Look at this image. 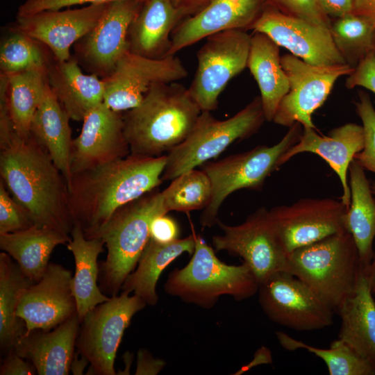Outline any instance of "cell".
<instances>
[{"label":"cell","instance_id":"cell-32","mask_svg":"<svg viewBox=\"0 0 375 375\" xmlns=\"http://www.w3.org/2000/svg\"><path fill=\"white\" fill-rule=\"evenodd\" d=\"M195 234L178 238L169 244H160L149 239L134 269L126 278L122 292L140 297L149 306L158 301L156 285L162 272L183 253L192 255L196 245Z\"/></svg>","mask_w":375,"mask_h":375},{"label":"cell","instance_id":"cell-37","mask_svg":"<svg viewBox=\"0 0 375 375\" xmlns=\"http://www.w3.org/2000/svg\"><path fill=\"white\" fill-rule=\"evenodd\" d=\"M330 31L337 49L353 68L373 51L375 25L364 16L352 12L336 18Z\"/></svg>","mask_w":375,"mask_h":375},{"label":"cell","instance_id":"cell-33","mask_svg":"<svg viewBox=\"0 0 375 375\" xmlns=\"http://www.w3.org/2000/svg\"><path fill=\"white\" fill-rule=\"evenodd\" d=\"M47 83V69L0 75V89L5 94L12 128L19 136H30L31 124Z\"/></svg>","mask_w":375,"mask_h":375},{"label":"cell","instance_id":"cell-8","mask_svg":"<svg viewBox=\"0 0 375 375\" xmlns=\"http://www.w3.org/2000/svg\"><path fill=\"white\" fill-rule=\"evenodd\" d=\"M303 126L299 122L289 127L281 140L272 146L258 145L251 150L228 156L219 160L208 161L201 167L212 184V197L203 209L200 223L212 227L224 201L241 189L259 190L265 179L279 168L281 156L299 140Z\"/></svg>","mask_w":375,"mask_h":375},{"label":"cell","instance_id":"cell-2","mask_svg":"<svg viewBox=\"0 0 375 375\" xmlns=\"http://www.w3.org/2000/svg\"><path fill=\"white\" fill-rule=\"evenodd\" d=\"M166 162L167 154H129L73 174L68 190L74 224L89 238L119 208L157 188Z\"/></svg>","mask_w":375,"mask_h":375},{"label":"cell","instance_id":"cell-24","mask_svg":"<svg viewBox=\"0 0 375 375\" xmlns=\"http://www.w3.org/2000/svg\"><path fill=\"white\" fill-rule=\"evenodd\" d=\"M49 85L72 120L82 122L87 113L103 102L104 81L84 74L72 54L66 60L53 56L47 67Z\"/></svg>","mask_w":375,"mask_h":375},{"label":"cell","instance_id":"cell-22","mask_svg":"<svg viewBox=\"0 0 375 375\" xmlns=\"http://www.w3.org/2000/svg\"><path fill=\"white\" fill-rule=\"evenodd\" d=\"M365 146L362 125L347 123L333 128L327 135H320L313 128H303L299 141L280 158L279 167L292 157L303 152H310L324 159L339 177L342 185V203L349 208L351 190L348 179L349 167L355 155Z\"/></svg>","mask_w":375,"mask_h":375},{"label":"cell","instance_id":"cell-48","mask_svg":"<svg viewBox=\"0 0 375 375\" xmlns=\"http://www.w3.org/2000/svg\"><path fill=\"white\" fill-rule=\"evenodd\" d=\"M354 12L364 16L375 25V0H353Z\"/></svg>","mask_w":375,"mask_h":375},{"label":"cell","instance_id":"cell-6","mask_svg":"<svg viewBox=\"0 0 375 375\" xmlns=\"http://www.w3.org/2000/svg\"><path fill=\"white\" fill-rule=\"evenodd\" d=\"M259 283L249 265H227L215 255V250L201 236L189 262L174 269L168 276L164 290L183 301L204 308L215 306L219 298L229 295L242 301L258 292Z\"/></svg>","mask_w":375,"mask_h":375},{"label":"cell","instance_id":"cell-5","mask_svg":"<svg viewBox=\"0 0 375 375\" xmlns=\"http://www.w3.org/2000/svg\"><path fill=\"white\" fill-rule=\"evenodd\" d=\"M287 271L337 312L365 270L352 235L343 230L290 253Z\"/></svg>","mask_w":375,"mask_h":375},{"label":"cell","instance_id":"cell-14","mask_svg":"<svg viewBox=\"0 0 375 375\" xmlns=\"http://www.w3.org/2000/svg\"><path fill=\"white\" fill-rule=\"evenodd\" d=\"M143 1L110 2L103 17L73 46L72 54L88 73L101 79L109 77L128 51L130 25Z\"/></svg>","mask_w":375,"mask_h":375},{"label":"cell","instance_id":"cell-44","mask_svg":"<svg viewBox=\"0 0 375 375\" xmlns=\"http://www.w3.org/2000/svg\"><path fill=\"white\" fill-rule=\"evenodd\" d=\"M150 238L160 244H169L179 238V227L176 222L165 215L156 216L151 222Z\"/></svg>","mask_w":375,"mask_h":375},{"label":"cell","instance_id":"cell-9","mask_svg":"<svg viewBox=\"0 0 375 375\" xmlns=\"http://www.w3.org/2000/svg\"><path fill=\"white\" fill-rule=\"evenodd\" d=\"M147 303L138 295L122 292L98 304L81 322L76 351L85 357L87 374L115 375V360L125 330Z\"/></svg>","mask_w":375,"mask_h":375},{"label":"cell","instance_id":"cell-12","mask_svg":"<svg viewBox=\"0 0 375 375\" xmlns=\"http://www.w3.org/2000/svg\"><path fill=\"white\" fill-rule=\"evenodd\" d=\"M258 301L274 322L297 331H314L333 324L335 311L306 284L288 271L259 283Z\"/></svg>","mask_w":375,"mask_h":375},{"label":"cell","instance_id":"cell-4","mask_svg":"<svg viewBox=\"0 0 375 375\" xmlns=\"http://www.w3.org/2000/svg\"><path fill=\"white\" fill-rule=\"evenodd\" d=\"M168 212L158 188L119 208L89 238H99L107 249L99 267L100 288L117 295L135 269L149 239L154 217Z\"/></svg>","mask_w":375,"mask_h":375},{"label":"cell","instance_id":"cell-49","mask_svg":"<svg viewBox=\"0 0 375 375\" xmlns=\"http://www.w3.org/2000/svg\"><path fill=\"white\" fill-rule=\"evenodd\" d=\"M90 364L88 360L79 354L76 351L74 353L73 360L70 366V372L74 375H82L87 365Z\"/></svg>","mask_w":375,"mask_h":375},{"label":"cell","instance_id":"cell-17","mask_svg":"<svg viewBox=\"0 0 375 375\" xmlns=\"http://www.w3.org/2000/svg\"><path fill=\"white\" fill-rule=\"evenodd\" d=\"M348 208L332 198L301 199L276 206L269 215L289 254L294 250L345 230L343 219Z\"/></svg>","mask_w":375,"mask_h":375},{"label":"cell","instance_id":"cell-40","mask_svg":"<svg viewBox=\"0 0 375 375\" xmlns=\"http://www.w3.org/2000/svg\"><path fill=\"white\" fill-rule=\"evenodd\" d=\"M33 225L26 210L0 181V234L22 231Z\"/></svg>","mask_w":375,"mask_h":375},{"label":"cell","instance_id":"cell-46","mask_svg":"<svg viewBox=\"0 0 375 375\" xmlns=\"http://www.w3.org/2000/svg\"><path fill=\"white\" fill-rule=\"evenodd\" d=\"M324 12L330 17L339 18L354 12L353 0H318Z\"/></svg>","mask_w":375,"mask_h":375},{"label":"cell","instance_id":"cell-31","mask_svg":"<svg viewBox=\"0 0 375 375\" xmlns=\"http://www.w3.org/2000/svg\"><path fill=\"white\" fill-rule=\"evenodd\" d=\"M70 240L69 235L33 225L22 231L0 234V248L18 264L24 276L35 283L44 275L55 247L67 244Z\"/></svg>","mask_w":375,"mask_h":375},{"label":"cell","instance_id":"cell-51","mask_svg":"<svg viewBox=\"0 0 375 375\" xmlns=\"http://www.w3.org/2000/svg\"><path fill=\"white\" fill-rule=\"evenodd\" d=\"M365 274L371 290L374 293L375 292V253Z\"/></svg>","mask_w":375,"mask_h":375},{"label":"cell","instance_id":"cell-21","mask_svg":"<svg viewBox=\"0 0 375 375\" xmlns=\"http://www.w3.org/2000/svg\"><path fill=\"white\" fill-rule=\"evenodd\" d=\"M266 0H211L191 17L178 24L172 34L168 56L203 38L230 29L249 30L260 15Z\"/></svg>","mask_w":375,"mask_h":375},{"label":"cell","instance_id":"cell-45","mask_svg":"<svg viewBox=\"0 0 375 375\" xmlns=\"http://www.w3.org/2000/svg\"><path fill=\"white\" fill-rule=\"evenodd\" d=\"M1 367V375H33L37 370L28 360L19 356L14 349L6 353Z\"/></svg>","mask_w":375,"mask_h":375},{"label":"cell","instance_id":"cell-16","mask_svg":"<svg viewBox=\"0 0 375 375\" xmlns=\"http://www.w3.org/2000/svg\"><path fill=\"white\" fill-rule=\"evenodd\" d=\"M303 61L317 66L347 64L333 40L330 28L284 14L268 4L251 26Z\"/></svg>","mask_w":375,"mask_h":375},{"label":"cell","instance_id":"cell-28","mask_svg":"<svg viewBox=\"0 0 375 375\" xmlns=\"http://www.w3.org/2000/svg\"><path fill=\"white\" fill-rule=\"evenodd\" d=\"M247 67L258 85L265 119L272 122L290 88L281 62L280 47L266 34L254 32Z\"/></svg>","mask_w":375,"mask_h":375},{"label":"cell","instance_id":"cell-23","mask_svg":"<svg viewBox=\"0 0 375 375\" xmlns=\"http://www.w3.org/2000/svg\"><path fill=\"white\" fill-rule=\"evenodd\" d=\"M80 325L81 320L76 313L51 331L34 330L24 334L13 349L30 361L39 375H67Z\"/></svg>","mask_w":375,"mask_h":375},{"label":"cell","instance_id":"cell-7","mask_svg":"<svg viewBox=\"0 0 375 375\" xmlns=\"http://www.w3.org/2000/svg\"><path fill=\"white\" fill-rule=\"evenodd\" d=\"M265 121L260 97L224 120L215 119L209 111H201L189 135L167 153L162 180H173L217 157L235 141L255 134Z\"/></svg>","mask_w":375,"mask_h":375},{"label":"cell","instance_id":"cell-27","mask_svg":"<svg viewBox=\"0 0 375 375\" xmlns=\"http://www.w3.org/2000/svg\"><path fill=\"white\" fill-rule=\"evenodd\" d=\"M336 312L341 319L338 338L375 367V300L365 271L353 294Z\"/></svg>","mask_w":375,"mask_h":375},{"label":"cell","instance_id":"cell-38","mask_svg":"<svg viewBox=\"0 0 375 375\" xmlns=\"http://www.w3.org/2000/svg\"><path fill=\"white\" fill-rule=\"evenodd\" d=\"M172 181L162 192L168 212H190L204 209L208 205L212 197V184L203 170L195 168Z\"/></svg>","mask_w":375,"mask_h":375},{"label":"cell","instance_id":"cell-39","mask_svg":"<svg viewBox=\"0 0 375 375\" xmlns=\"http://www.w3.org/2000/svg\"><path fill=\"white\" fill-rule=\"evenodd\" d=\"M357 114L360 118L365 134L363 149L357 153L354 159L364 168L375 173V108L368 94L360 92L355 102ZM375 199V183L371 186Z\"/></svg>","mask_w":375,"mask_h":375},{"label":"cell","instance_id":"cell-3","mask_svg":"<svg viewBox=\"0 0 375 375\" xmlns=\"http://www.w3.org/2000/svg\"><path fill=\"white\" fill-rule=\"evenodd\" d=\"M201 112L188 88L181 83L153 85L138 106L123 115L131 154H167L189 135Z\"/></svg>","mask_w":375,"mask_h":375},{"label":"cell","instance_id":"cell-29","mask_svg":"<svg viewBox=\"0 0 375 375\" xmlns=\"http://www.w3.org/2000/svg\"><path fill=\"white\" fill-rule=\"evenodd\" d=\"M71 240L67 244L75 262V272L72 279V290L76 300L77 314L82 322L86 314L110 297L97 285L99 267L97 259L103 252L104 242L99 238H87L82 228L74 224Z\"/></svg>","mask_w":375,"mask_h":375},{"label":"cell","instance_id":"cell-36","mask_svg":"<svg viewBox=\"0 0 375 375\" xmlns=\"http://www.w3.org/2000/svg\"><path fill=\"white\" fill-rule=\"evenodd\" d=\"M276 335L287 351L302 349L321 358L330 375H375V367L339 338L331 342L329 349H322L297 340L282 331L276 332Z\"/></svg>","mask_w":375,"mask_h":375},{"label":"cell","instance_id":"cell-26","mask_svg":"<svg viewBox=\"0 0 375 375\" xmlns=\"http://www.w3.org/2000/svg\"><path fill=\"white\" fill-rule=\"evenodd\" d=\"M70 119L47 83L31 124L30 135L49 153L65 177L68 188L72 178Z\"/></svg>","mask_w":375,"mask_h":375},{"label":"cell","instance_id":"cell-52","mask_svg":"<svg viewBox=\"0 0 375 375\" xmlns=\"http://www.w3.org/2000/svg\"><path fill=\"white\" fill-rule=\"evenodd\" d=\"M373 52H374V53L375 55V34H374V40Z\"/></svg>","mask_w":375,"mask_h":375},{"label":"cell","instance_id":"cell-25","mask_svg":"<svg viewBox=\"0 0 375 375\" xmlns=\"http://www.w3.org/2000/svg\"><path fill=\"white\" fill-rule=\"evenodd\" d=\"M183 15L171 0L144 1L128 29V51L153 59L168 56L172 34Z\"/></svg>","mask_w":375,"mask_h":375},{"label":"cell","instance_id":"cell-50","mask_svg":"<svg viewBox=\"0 0 375 375\" xmlns=\"http://www.w3.org/2000/svg\"><path fill=\"white\" fill-rule=\"evenodd\" d=\"M206 0H171L174 6L178 8L183 14L190 10L193 6L199 4ZM211 0H210V1Z\"/></svg>","mask_w":375,"mask_h":375},{"label":"cell","instance_id":"cell-41","mask_svg":"<svg viewBox=\"0 0 375 375\" xmlns=\"http://www.w3.org/2000/svg\"><path fill=\"white\" fill-rule=\"evenodd\" d=\"M281 12L311 23L329 27L330 17L324 12L318 0H266Z\"/></svg>","mask_w":375,"mask_h":375},{"label":"cell","instance_id":"cell-10","mask_svg":"<svg viewBox=\"0 0 375 375\" xmlns=\"http://www.w3.org/2000/svg\"><path fill=\"white\" fill-rule=\"evenodd\" d=\"M251 35L243 29L206 38L197 51V67L188 90L201 111L217 108L218 98L233 78L247 66Z\"/></svg>","mask_w":375,"mask_h":375},{"label":"cell","instance_id":"cell-34","mask_svg":"<svg viewBox=\"0 0 375 375\" xmlns=\"http://www.w3.org/2000/svg\"><path fill=\"white\" fill-rule=\"evenodd\" d=\"M33 283L8 253H0V346L5 353L26 333L25 322L17 311L23 292Z\"/></svg>","mask_w":375,"mask_h":375},{"label":"cell","instance_id":"cell-47","mask_svg":"<svg viewBox=\"0 0 375 375\" xmlns=\"http://www.w3.org/2000/svg\"><path fill=\"white\" fill-rule=\"evenodd\" d=\"M162 360L155 359L146 349L138 353L135 374H156L163 367Z\"/></svg>","mask_w":375,"mask_h":375},{"label":"cell","instance_id":"cell-11","mask_svg":"<svg viewBox=\"0 0 375 375\" xmlns=\"http://www.w3.org/2000/svg\"><path fill=\"white\" fill-rule=\"evenodd\" d=\"M217 224L223 234L212 237L215 250L242 258L259 283L276 272L287 271L288 253L266 208H259L240 224L231 226L219 220Z\"/></svg>","mask_w":375,"mask_h":375},{"label":"cell","instance_id":"cell-42","mask_svg":"<svg viewBox=\"0 0 375 375\" xmlns=\"http://www.w3.org/2000/svg\"><path fill=\"white\" fill-rule=\"evenodd\" d=\"M122 0H26L17 10V15L26 16L44 10H56L82 4L107 3ZM144 1L145 0H136Z\"/></svg>","mask_w":375,"mask_h":375},{"label":"cell","instance_id":"cell-35","mask_svg":"<svg viewBox=\"0 0 375 375\" xmlns=\"http://www.w3.org/2000/svg\"><path fill=\"white\" fill-rule=\"evenodd\" d=\"M0 45V75L47 69L53 57L44 44L11 25Z\"/></svg>","mask_w":375,"mask_h":375},{"label":"cell","instance_id":"cell-20","mask_svg":"<svg viewBox=\"0 0 375 375\" xmlns=\"http://www.w3.org/2000/svg\"><path fill=\"white\" fill-rule=\"evenodd\" d=\"M109 3L17 15L11 26L44 44L56 59L66 60L72 56L70 49L95 26Z\"/></svg>","mask_w":375,"mask_h":375},{"label":"cell","instance_id":"cell-18","mask_svg":"<svg viewBox=\"0 0 375 375\" xmlns=\"http://www.w3.org/2000/svg\"><path fill=\"white\" fill-rule=\"evenodd\" d=\"M82 122L81 131L72 143V175L131 154L120 112L102 102L90 110Z\"/></svg>","mask_w":375,"mask_h":375},{"label":"cell","instance_id":"cell-53","mask_svg":"<svg viewBox=\"0 0 375 375\" xmlns=\"http://www.w3.org/2000/svg\"><path fill=\"white\" fill-rule=\"evenodd\" d=\"M373 294H374V295H375V292H374V293H373Z\"/></svg>","mask_w":375,"mask_h":375},{"label":"cell","instance_id":"cell-43","mask_svg":"<svg viewBox=\"0 0 375 375\" xmlns=\"http://www.w3.org/2000/svg\"><path fill=\"white\" fill-rule=\"evenodd\" d=\"M345 86L349 89L362 87L375 94V55L373 51L369 53L348 75Z\"/></svg>","mask_w":375,"mask_h":375},{"label":"cell","instance_id":"cell-30","mask_svg":"<svg viewBox=\"0 0 375 375\" xmlns=\"http://www.w3.org/2000/svg\"><path fill=\"white\" fill-rule=\"evenodd\" d=\"M351 203L344 214V229L353 237L365 272L373 258L375 199L364 168L353 159L349 167Z\"/></svg>","mask_w":375,"mask_h":375},{"label":"cell","instance_id":"cell-19","mask_svg":"<svg viewBox=\"0 0 375 375\" xmlns=\"http://www.w3.org/2000/svg\"><path fill=\"white\" fill-rule=\"evenodd\" d=\"M72 279L71 270L49 262L41 279L24 290L17 311L25 322L24 334L50 331L77 313Z\"/></svg>","mask_w":375,"mask_h":375},{"label":"cell","instance_id":"cell-1","mask_svg":"<svg viewBox=\"0 0 375 375\" xmlns=\"http://www.w3.org/2000/svg\"><path fill=\"white\" fill-rule=\"evenodd\" d=\"M1 181L33 224L69 235L74 226L67 181L47 151L13 130L0 139Z\"/></svg>","mask_w":375,"mask_h":375},{"label":"cell","instance_id":"cell-15","mask_svg":"<svg viewBox=\"0 0 375 375\" xmlns=\"http://www.w3.org/2000/svg\"><path fill=\"white\" fill-rule=\"evenodd\" d=\"M188 75L176 55L153 59L128 51L114 72L103 79V103L114 111H128L140 104L153 85L177 82Z\"/></svg>","mask_w":375,"mask_h":375},{"label":"cell","instance_id":"cell-13","mask_svg":"<svg viewBox=\"0 0 375 375\" xmlns=\"http://www.w3.org/2000/svg\"><path fill=\"white\" fill-rule=\"evenodd\" d=\"M281 62L290 88L272 122L286 127L299 122L303 128H315L312 115L326 101L336 81L350 74L354 68L347 64L313 65L291 53L281 56Z\"/></svg>","mask_w":375,"mask_h":375}]
</instances>
